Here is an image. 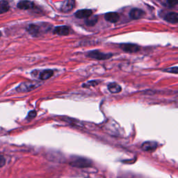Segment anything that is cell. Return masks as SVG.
Instances as JSON below:
<instances>
[{"label": "cell", "instance_id": "20", "mask_svg": "<svg viewBox=\"0 0 178 178\" xmlns=\"http://www.w3.org/2000/svg\"><path fill=\"white\" fill-rule=\"evenodd\" d=\"M36 111H31L29 112V114H28V116L27 117V119H28L29 120H31L32 119H34L35 117L36 116Z\"/></svg>", "mask_w": 178, "mask_h": 178}, {"label": "cell", "instance_id": "3", "mask_svg": "<svg viewBox=\"0 0 178 178\" xmlns=\"http://www.w3.org/2000/svg\"><path fill=\"white\" fill-rule=\"evenodd\" d=\"M87 56L88 57L95 58V59L97 60H106L111 58L112 57V54H111L103 53L98 50H93L89 51L87 54Z\"/></svg>", "mask_w": 178, "mask_h": 178}, {"label": "cell", "instance_id": "16", "mask_svg": "<svg viewBox=\"0 0 178 178\" xmlns=\"http://www.w3.org/2000/svg\"><path fill=\"white\" fill-rule=\"evenodd\" d=\"M9 8H10V6H9L8 2L4 1V0L0 1V14L7 12L9 10Z\"/></svg>", "mask_w": 178, "mask_h": 178}, {"label": "cell", "instance_id": "4", "mask_svg": "<svg viewBox=\"0 0 178 178\" xmlns=\"http://www.w3.org/2000/svg\"><path fill=\"white\" fill-rule=\"evenodd\" d=\"M120 48L123 51L129 53H134L137 52L140 50L139 46L135 44H131V43H125L120 44Z\"/></svg>", "mask_w": 178, "mask_h": 178}, {"label": "cell", "instance_id": "6", "mask_svg": "<svg viewBox=\"0 0 178 178\" xmlns=\"http://www.w3.org/2000/svg\"><path fill=\"white\" fill-rule=\"evenodd\" d=\"M17 6L18 8L22 9V10H29L34 8V4L29 0H22L20 1L17 4Z\"/></svg>", "mask_w": 178, "mask_h": 178}, {"label": "cell", "instance_id": "9", "mask_svg": "<svg viewBox=\"0 0 178 178\" xmlns=\"http://www.w3.org/2000/svg\"><path fill=\"white\" fill-rule=\"evenodd\" d=\"M144 15V11L139 8H133L130 12V18L134 20L140 19V18H141Z\"/></svg>", "mask_w": 178, "mask_h": 178}, {"label": "cell", "instance_id": "2", "mask_svg": "<svg viewBox=\"0 0 178 178\" xmlns=\"http://www.w3.org/2000/svg\"><path fill=\"white\" fill-rule=\"evenodd\" d=\"M39 86L40 84L37 81H25L20 84L16 88V91L20 93H27L37 88Z\"/></svg>", "mask_w": 178, "mask_h": 178}, {"label": "cell", "instance_id": "17", "mask_svg": "<svg viewBox=\"0 0 178 178\" xmlns=\"http://www.w3.org/2000/svg\"><path fill=\"white\" fill-rule=\"evenodd\" d=\"M97 21V17H89L87 18V20H86V25L88 26H93L94 25Z\"/></svg>", "mask_w": 178, "mask_h": 178}, {"label": "cell", "instance_id": "19", "mask_svg": "<svg viewBox=\"0 0 178 178\" xmlns=\"http://www.w3.org/2000/svg\"><path fill=\"white\" fill-rule=\"evenodd\" d=\"M163 71L166 72H169V73L177 74V72H178V68H177V66H175V67H173V68H170L163 70Z\"/></svg>", "mask_w": 178, "mask_h": 178}, {"label": "cell", "instance_id": "1", "mask_svg": "<svg viewBox=\"0 0 178 178\" xmlns=\"http://www.w3.org/2000/svg\"><path fill=\"white\" fill-rule=\"evenodd\" d=\"M70 164L75 168H84L91 167L92 166V161L90 159L81 157H73L71 159Z\"/></svg>", "mask_w": 178, "mask_h": 178}, {"label": "cell", "instance_id": "11", "mask_svg": "<svg viewBox=\"0 0 178 178\" xmlns=\"http://www.w3.org/2000/svg\"><path fill=\"white\" fill-rule=\"evenodd\" d=\"M70 29L67 26H58L54 30V33L59 36H67L69 34Z\"/></svg>", "mask_w": 178, "mask_h": 178}, {"label": "cell", "instance_id": "13", "mask_svg": "<svg viewBox=\"0 0 178 178\" xmlns=\"http://www.w3.org/2000/svg\"><path fill=\"white\" fill-rule=\"evenodd\" d=\"M54 71L51 70H44L43 71L40 72L38 74V78L41 80H47L50 79V77L53 75Z\"/></svg>", "mask_w": 178, "mask_h": 178}, {"label": "cell", "instance_id": "7", "mask_svg": "<svg viewBox=\"0 0 178 178\" xmlns=\"http://www.w3.org/2000/svg\"><path fill=\"white\" fill-rule=\"evenodd\" d=\"M93 15V11L89 9H82L77 11L74 14L76 18L79 19H84V18H88Z\"/></svg>", "mask_w": 178, "mask_h": 178}, {"label": "cell", "instance_id": "15", "mask_svg": "<svg viewBox=\"0 0 178 178\" xmlns=\"http://www.w3.org/2000/svg\"><path fill=\"white\" fill-rule=\"evenodd\" d=\"M109 91L111 93H118L121 92L122 87L117 83H111L108 85Z\"/></svg>", "mask_w": 178, "mask_h": 178}, {"label": "cell", "instance_id": "8", "mask_svg": "<svg viewBox=\"0 0 178 178\" xmlns=\"http://www.w3.org/2000/svg\"><path fill=\"white\" fill-rule=\"evenodd\" d=\"M157 147V143L155 141H146L143 143L141 146V148L144 151L151 152L154 150Z\"/></svg>", "mask_w": 178, "mask_h": 178}, {"label": "cell", "instance_id": "14", "mask_svg": "<svg viewBox=\"0 0 178 178\" xmlns=\"http://www.w3.org/2000/svg\"><path fill=\"white\" fill-rule=\"evenodd\" d=\"M164 20L170 23L173 24H176L178 22V15L177 13H169L167 15H166L164 17Z\"/></svg>", "mask_w": 178, "mask_h": 178}, {"label": "cell", "instance_id": "18", "mask_svg": "<svg viewBox=\"0 0 178 178\" xmlns=\"http://www.w3.org/2000/svg\"><path fill=\"white\" fill-rule=\"evenodd\" d=\"M99 84V81H88L87 83L83 84V87L84 88H89V87H91V86H95L96 85H97V84Z\"/></svg>", "mask_w": 178, "mask_h": 178}, {"label": "cell", "instance_id": "23", "mask_svg": "<svg viewBox=\"0 0 178 178\" xmlns=\"http://www.w3.org/2000/svg\"><path fill=\"white\" fill-rule=\"evenodd\" d=\"M0 36H1V33H0Z\"/></svg>", "mask_w": 178, "mask_h": 178}, {"label": "cell", "instance_id": "5", "mask_svg": "<svg viewBox=\"0 0 178 178\" xmlns=\"http://www.w3.org/2000/svg\"><path fill=\"white\" fill-rule=\"evenodd\" d=\"M75 2L74 0H65L61 6V11L64 13H68L74 8Z\"/></svg>", "mask_w": 178, "mask_h": 178}, {"label": "cell", "instance_id": "22", "mask_svg": "<svg viewBox=\"0 0 178 178\" xmlns=\"http://www.w3.org/2000/svg\"><path fill=\"white\" fill-rule=\"evenodd\" d=\"M5 163H6V159H4L3 156L0 155V168L5 165Z\"/></svg>", "mask_w": 178, "mask_h": 178}, {"label": "cell", "instance_id": "10", "mask_svg": "<svg viewBox=\"0 0 178 178\" xmlns=\"http://www.w3.org/2000/svg\"><path fill=\"white\" fill-rule=\"evenodd\" d=\"M41 28L38 25H30L28 26L27 31L33 36H38L41 33Z\"/></svg>", "mask_w": 178, "mask_h": 178}, {"label": "cell", "instance_id": "12", "mask_svg": "<svg viewBox=\"0 0 178 178\" xmlns=\"http://www.w3.org/2000/svg\"><path fill=\"white\" fill-rule=\"evenodd\" d=\"M104 18L105 20L108 21V22H110L111 23H116L118 22L119 19H120V15L117 13L111 12L107 13L106 15H104Z\"/></svg>", "mask_w": 178, "mask_h": 178}, {"label": "cell", "instance_id": "21", "mask_svg": "<svg viewBox=\"0 0 178 178\" xmlns=\"http://www.w3.org/2000/svg\"><path fill=\"white\" fill-rule=\"evenodd\" d=\"M165 1L166 2V4H167V5L170 7H173L177 5L178 0H165Z\"/></svg>", "mask_w": 178, "mask_h": 178}]
</instances>
